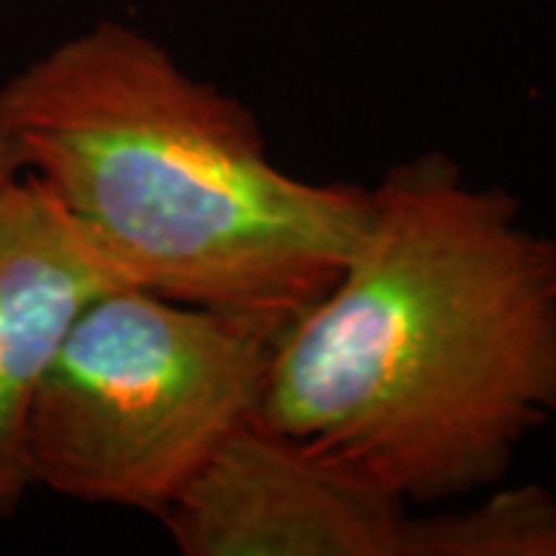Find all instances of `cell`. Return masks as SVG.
Returning <instances> with one entry per match:
<instances>
[{"label":"cell","instance_id":"1","mask_svg":"<svg viewBox=\"0 0 556 556\" xmlns=\"http://www.w3.org/2000/svg\"><path fill=\"white\" fill-rule=\"evenodd\" d=\"M254 420L408 507L501 485L556 420V239L445 152L390 167L353 257L276 334Z\"/></svg>","mask_w":556,"mask_h":556},{"label":"cell","instance_id":"2","mask_svg":"<svg viewBox=\"0 0 556 556\" xmlns=\"http://www.w3.org/2000/svg\"><path fill=\"white\" fill-rule=\"evenodd\" d=\"M22 174L112 281L285 325L353 257L371 189L278 167L254 112L100 20L0 84Z\"/></svg>","mask_w":556,"mask_h":556},{"label":"cell","instance_id":"3","mask_svg":"<svg viewBox=\"0 0 556 556\" xmlns=\"http://www.w3.org/2000/svg\"><path fill=\"white\" fill-rule=\"evenodd\" d=\"M278 331L127 285L100 291L40 387L31 482L161 519L219 445L257 417Z\"/></svg>","mask_w":556,"mask_h":556},{"label":"cell","instance_id":"4","mask_svg":"<svg viewBox=\"0 0 556 556\" xmlns=\"http://www.w3.org/2000/svg\"><path fill=\"white\" fill-rule=\"evenodd\" d=\"M161 522L186 556H408L412 507L346 460L251 420Z\"/></svg>","mask_w":556,"mask_h":556},{"label":"cell","instance_id":"5","mask_svg":"<svg viewBox=\"0 0 556 556\" xmlns=\"http://www.w3.org/2000/svg\"><path fill=\"white\" fill-rule=\"evenodd\" d=\"M109 273L38 182L0 195V517L35 489L28 430L43 378Z\"/></svg>","mask_w":556,"mask_h":556},{"label":"cell","instance_id":"6","mask_svg":"<svg viewBox=\"0 0 556 556\" xmlns=\"http://www.w3.org/2000/svg\"><path fill=\"white\" fill-rule=\"evenodd\" d=\"M408 556H556V495L526 485L439 517H412Z\"/></svg>","mask_w":556,"mask_h":556},{"label":"cell","instance_id":"7","mask_svg":"<svg viewBox=\"0 0 556 556\" xmlns=\"http://www.w3.org/2000/svg\"><path fill=\"white\" fill-rule=\"evenodd\" d=\"M22 177V164L20 155H16V146H13V137L7 130V124L0 118V195Z\"/></svg>","mask_w":556,"mask_h":556}]
</instances>
